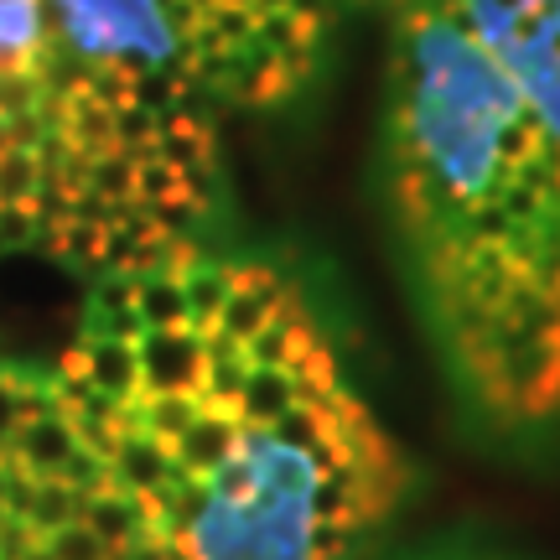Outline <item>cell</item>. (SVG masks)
Returning a JSON list of instances; mask_svg holds the SVG:
<instances>
[{
    "label": "cell",
    "mask_w": 560,
    "mask_h": 560,
    "mask_svg": "<svg viewBox=\"0 0 560 560\" xmlns=\"http://www.w3.org/2000/svg\"><path fill=\"white\" fill-rule=\"evenodd\" d=\"M342 0H161L187 73L213 104L296 100Z\"/></svg>",
    "instance_id": "3957f363"
},
{
    "label": "cell",
    "mask_w": 560,
    "mask_h": 560,
    "mask_svg": "<svg viewBox=\"0 0 560 560\" xmlns=\"http://www.w3.org/2000/svg\"><path fill=\"white\" fill-rule=\"evenodd\" d=\"M384 187L457 384L560 416V0H395Z\"/></svg>",
    "instance_id": "7a4b0ae2"
},
{
    "label": "cell",
    "mask_w": 560,
    "mask_h": 560,
    "mask_svg": "<svg viewBox=\"0 0 560 560\" xmlns=\"http://www.w3.org/2000/svg\"><path fill=\"white\" fill-rule=\"evenodd\" d=\"M58 400L166 560H348L405 493L306 296L255 260L115 270Z\"/></svg>",
    "instance_id": "6da1fadb"
},
{
    "label": "cell",
    "mask_w": 560,
    "mask_h": 560,
    "mask_svg": "<svg viewBox=\"0 0 560 560\" xmlns=\"http://www.w3.org/2000/svg\"><path fill=\"white\" fill-rule=\"evenodd\" d=\"M359 5H395V0H359Z\"/></svg>",
    "instance_id": "5b68a950"
},
{
    "label": "cell",
    "mask_w": 560,
    "mask_h": 560,
    "mask_svg": "<svg viewBox=\"0 0 560 560\" xmlns=\"http://www.w3.org/2000/svg\"><path fill=\"white\" fill-rule=\"evenodd\" d=\"M58 73L47 0H0V240H32L42 198L37 120Z\"/></svg>",
    "instance_id": "277c9868"
}]
</instances>
